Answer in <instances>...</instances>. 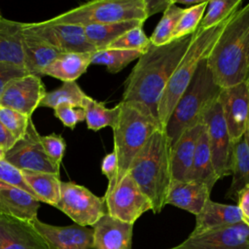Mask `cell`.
Instances as JSON below:
<instances>
[{
  "mask_svg": "<svg viewBox=\"0 0 249 249\" xmlns=\"http://www.w3.org/2000/svg\"><path fill=\"white\" fill-rule=\"evenodd\" d=\"M23 180L41 202L55 207L60 196L59 175L48 172L21 171Z\"/></svg>",
  "mask_w": 249,
  "mask_h": 249,
  "instance_id": "obj_28",
  "label": "cell"
},
{
  "mask_svg": "<svg viewBox=\"0 0 249 249\" xmlns=\"http://www.w3.org/2000/svg\"><path fill=\"white\" fill-rule=\"evenodd\" d=\"M0 249H50L31 222L0 214Z\"/></svg>",
  "mask_w": 249,
  "mask_h": 249,
  "instance_id": "obj_17",
  "label": "cell"
},
{
  "mask_svg": "<svg viewBox=\"0 0 249 249\" xmlns=\"http://www.w3.org/2000/svg\"><path fill=\"white\" fill-rule=\"evenodd\" d=\"M120 106L119 120L112 128L113 151L118 160L116 184L127 173L132 160L150 136L158 129L162 128L159 120L143 103L121 101Z\"/></svg>",
  "mask_w": 249,
  "mask_h": 249,
  "instance_id": "obj_5",
  "label": "cell"
},
{
  "mask_svg": "<svg viewBox=\"0 0 249 249\" xmlns=\"http://www.w3.org/2000/svg\"><path fill=\"white\" fill-rule=\"evenodd\" d=\"M41 77L28 74L11 81L0 96V107L9 108L31 118L46 94Z\"/></svg>",
  "mask_w": 249,
  "mask_h": 249,
  "instance_id": "obj_14",
  "label": "cell"
},
{
  "mask_svg": "<svg viewBox=\"0 0 249 249\" xmlns=\"http://www.w3.org/2000/svg\"><path fill=\"white\" fill-rule=\"evenodd\" d=\"M0 181L10 184V185H13L15 187H18V188L27 192L28 194H30L32 196H34L36 198L33 191L28 187V185L23 180L21 171H19L18 169H17L13 165H11L5 160H0Z\"/></svg>",
  "mask_w": 249,
  "mask_h": 249,
  "instance_id": "obj_40",
  "label": "cell"
},
{
  "mask_svg": "<svg viewBox=\"0 0 249 249\" xmlns=\"http://www.w3.org/2000/svg\"><path fill=\"white\" fill-rule=\"evenodd\" d=\"M54 116L66 126L74 129L78 123L86 120V112L83 108L62 103L53 108Z\"/></svg>",
  "mask_w": 249,
  "mask_h": 249,
  "instance_id": "obj_39",
  "label": "cell"
},
{
  "mask_svg": "<svg viewBox=\"0 0 249 249\" xmlns=\"http://www.w3.org/2000/svg\"><path fill=\"white\" fill-rule=\"evenodd\" d=\"M207 3L208 1L204 0L198 5L185 8L184 13L179 18V21L172 33L171 41L194 34L196 31L198 24L203 18Z\"/></svg>",
  "mask_w": 249,
  "mask_h": 249,
  "instance_id": "obj_35",
  "label": "cell"
},
{
  "mask_svg": "<svg viewBox=\"0 0 249 249\" xmlns=\"http://www.w3.org/2000/svg\"><path fill=\"white\" fill-rule=\"evenodd\" d=\"M103 197L107 213L124 223L133 225L142 214L152 210L151 201L128 173Z\"/></svg>",
  "mask_w": 249,
  "mask_h": 249,
  "instance_id": "obj_10",
  "label": "cell"
},
{
  "mask_svg": "<svg viewBox=\"0 0 249 249\" xmlns=\"http://www.w3.org/2000/svg\"><path fill=\"white\" fill-rule=\"evenodd\" d=\"M31 224L45 239L50 249L93 248V229L77 224L66 227L53 226L41 222L38 218Z\"/></svg>",
  "mask_w": 249,
  "mask_h": 249,
  "instance_id": "obj_16",
  "label": "cell"
},
{
  "mask_svg": "<svg viewBox=\"0 0 249 249\" xmlns=\"http://www.w3.org/2000/svg\"><path fill=\"white\" fill-rule=\"evenodd\" d=\"M4 160L19 171L48 172L59 175V166L46 155L41 144V135L32 119L28 123L24 136L5 153Z\"/></svg>",
  "mask_w": 249,
  "mask_h": 249,
  "instance_id": "obj_11",
  "label": "cell"
},
{
  "mask_svg": "<svg viewBox=\"0 0 249 249\" xmlns=\"http://www.w3.org/2000/svg\"><path fill=\"white\" fill-rule=\"evenodd\" d=\"M190 180L202 182L211 190L219 180L213 167L205 124L196 142Z\"/></svg>",
  "mask_w": 249,
  "mask_h": 249,
  "instance_id": "obj_27",
  "label": "cell"
},
{
  "mask_svg": "<svg viewBox=\"0 0 249 249\" xmlns=\"http://www.w3.org/2000/svg\"><path fill=\"white\" fill-rule=\"evenodd\" d=\"M92 53H61L43 72L64 82L76 81L90 65Z\"/></svg>",
  "mask_w": 249,
  "mask_h": 249,
  "instance_id": "obj_25",
  "label": "cell"
},
{
  "mask_svg": "<svg viewBox=\"0 0 249 249\" xmlns=\"http://www.w3.org/2000/svg\"><path fill=\"white\" fill-rule=\"evenodd\" d=\"M218 100L230 137L234 143L245 133L249 123V81L246 79L223 88Z\"/></svg>",
  "mask_w": 249,
  "mask_h": 249,
  "instance_id": "obj_13",
  "label": "cell"
},
{
  "mask_svg": "<svg viewBox=\"0 0 249 249\" xmlns=\"http://www.w3.org/2000/svg\"><path fill=\"white\" fill-rule=\"evenodd\" d=\"M28 74V71L23 67L11 63H0V96L11 81Z\"/></svg>",
  "mask_w": 249,
  "mask_h": 249,
  "instance_id": "obj_41",
  "label": "cell"
},
{
  "mask_svg": "<svg viewBox=\"0 0 249 249\" xmlns=\"http://www.w3.org/2000/svg\"><path fill=\"white\" fill-rule=\"evenodd\" d=\"M204 127L200 123L188 128L171 148L172 180L189 181L197 139Z\"/></svg>",
  "mask_w": 249,
  "mask_h": 249,
  "instance_id": "obj_21",
  "label": "cell"
},
{
  "mask_svg": "<svg viewBox=\"0 0 249 249\" xmlns=\"http://www.w3.org/2000/svg\"><path fill=\"white\" fill-rule=\"evenodd\" d=\"M41 144L48 158L60 167L66 148L64 138L59 134L52 133L50 135L41 136Z\"/></svg>",
  "mask_w": 249,
  "mask_h": 249,
  "instance_id": "obj_38",
  "label": "cell"
},
{
  "mask_svg": "<svg viewBox=\"0 0 249 249\" xmlns=\"http://www.w3.org/2000/svg\"><path fill=\"white\" fill-rule=\"evenodd\" d=\"M207 66L215 83L223 88L239 84L249 73V2L239 8L211 48Z\"/></svg>",
  "mask_w": 249,
  "mask_h": 249,
  "instance_id": "obj_2",
  "label": "cell"
},
{
  "mask_svg": "<svg viewBox=\"0 0 249 249\" xmlns=\"http://www.w3.org/2000/svg\"><path fill=\"white\" fill-rule=\"evenodd\" d=\"M247 80L249 81V73H248V76H247Z\"/></svg>",
  "mask_w": 249,
  "mask_h": 249,
  "instance_id": "obj_50",
  "label": "cell"
},
{
  "mask_svg": "<svg viewBox=\"0 0 249 249\" xmlns=\"http://www.w3.org/2000/svg\"><path fill=\"white\" fill-rule=\"evenodd\" d=\"M221 90L207 66L206 57L203 58L165 125L164 130L172 146L188 128L203 123V116L218 101Z\"/></svg>",
  "mask_w": 249,
  "mask_h": 249,
  "instance_id": "obj_4",
  "label": "cell"
},
{
  "mask_svg": "<svg viewBox=\"0 0 249 249\" xmlns=\"http://www.w3.org/2000/svg\"><path fill=\"white\" fill-rule=\"evenodd\" d=\"M150 45V39L145 34L143 30V25H140L128 30L127 32L120 36L106 49L139 51L144 53L149 49Z\"/></svg>",
  "mask_w": 249,
  "mask_h": 249,
  "instance_id": "obj_36",
  "label": "cell"
},
{
  "mask_svg": "<svg viewBox=\"0 0 249 249\" xmlns=\"http://www.w3.org/2000/svg\"><path fill=\"white\" fill-rule=\"evenodd\" d=\"M231 175V184L226 197L236 201L239 191L249 185V143L245 133L232 145Z\"/></svg>",
  "mask_w": 249,
  "mask_h": 249,
  "instance_id": "obj_26",
  "label": "cell"
},
{
  "mask_svg": "<svg viewBox=\"0 0 249 249\" xmlns=\"http://www.w3.org/2000/svg\"><path fill=\"white\" fill-rule=\"evenodd\" d=\"M22 31L31 34L60 53H94L95 48L89 42L85 28L80 25L45 20L23 22Z\"/></svg>",
  "mask_w": 249,
  "mask_h": 249,
  "instance_id": "obj_9",
  "label": "cell"
},
{
  "mask_svg": "<svg viewBox=\"0 0 249 249\" xmlns=\"http://www.w3.org/2000/svg\"><path fill=\"white\" fill-rule=\"evenodd\" d=\"M23 22L0 19V63H11L24 68L22 51Z\"/></svg>",
  "mask_w": 249,
  "mask_h": 249,
  "instance_id": "obj_24",
  "label": "cell"
},
{
  "mask_svg": "<svg viewBox=\"0 0 249 249\" xmlns=\"http://www.w3.org/2000/svg\"><path fill=\"white\" fill-rule=\"evenodd\" d=\"M242 4L241 0H211L208 1L206 14L203 15L196 31L211 28L229 18Z\"/></svg>",
  "mask_w": 249,
  "mask_h": 249,
  "instance_id": "obj_33",
  "label": "cell"
},
{
  "mask_svg": "<svg viewBox=\"0 0 249 249\" xmlns=\"http://www.w3.org/2000/svg\"><path fill=\"white\" fill-rule=\"evenodd\" d=\"M142 53L139 51L104 49L92 53L90 64L105 65L108 72L118 73L130 62L138 59Z\"/></svg>",
  "mask_w": 249,
  "mask_h": 249,
  "instance_id": "obj_32",
  "label": "cell"
},
{
  "mask_svg": "<svg viewBox=\"0 0 249 249\" xmlns=\"http://www.w3.org/2000/svg\"><path fill=\"white\" fill-rule=\"evenodd\" d=\"M2 18V15H1V12H0V19Z\"/></svg>",
  "mask_w": 249,
  "mask_h": 249,
  "instance_id": "obj_49",
  "label": "cell"
},
{
  "mask_svg": "<svg viewBox=\"0 0 249 249\" xmlns=\"http://www.w3.org/2000/svg\"><path fill=\"white\" fill-rule=\"evenodd\" d=\"M83 109L86 112L88 128L95 131L106 126L113 128L119 120L121 112L120 103L113 108H107L103 102H99L89 96H87Z\"/></svg>",
  "mask_w": 249,
  "mask_h": 249,
  "instance_id": "obj_30",
  "label": "cell"
},
{
  "mask_svg": "<svg viewBox=\"0 0 249 249\" xmlns=\"http://www.w3.org/2000/svg\"><path fill=\"white\" fill-rule=\"evenodd\" d=\"M55 207L83 227L93 226L107 213L104 197L74 182H60V196Z\"/></svg>",
  "mask_w": 249,
  "mask_h": 249,
  "instance_id": "obj_8",
  "label": "cell"
},
{
  "mask_svg": "<svg viewBox=\"0 0 249 249\" xmlns=\"http://www.w3.org/2000/svg\"><path fill=\"white\" fill-rule=\"evenodd\" d=\"M211 191L206 184L199 181L172 180L166 196L165 205L176 206L196 216L210 198Z\"/></svg>",
  "mask_w": 249,
  "mask_h": 249,
  "instance_id": "obj_19",
  "label": "cell"
},
{
  "mask_svg": "<svg viewBox=\"0 0 249 249\" xmlns=\"http://www.w3.org/2000/svg\"><path fill=\"white\" fill-rule=\"evenodd\" d=\"M236 201L241 213L242 222L249 227V185L239 191L236 196Z\"/></svg>",
  "mask_w": 249,
  "mask_h": 249,
  "instance_id": "obj_43",
  "label": "cell"
},
{
  "mask_svg": "<svg viewBox=\"0 0 249 249\" xmlns=\"http://www.w3.org/2000/svg\"><path fill=\"white\" fill-rule=\"evenodd\" d=\"M175 4L179 3V4H183V5H186L185 8H189V7H193V6H196V5H198L200 3H202L204 0H197V1H195V0H173Z\"/></svg>",
  "mask_w": 249,
  "mask_h": 249,
  "instance_id": "obj_46",
  "label": "cell"
},
{
  "mask_svg": "<svg viewBox=\"0 0 249 249\" xmlns=\"http://www.w3.org/2000/svg\"><path fill=\"white\" fill-rule=\"evenodd\" d=\"M184 10L185 8L179 7L174 3V1L168 6V8H166L157 27L155 28L151 37H149L152 45L161 46L171 42L172 33L179 21V18L184 13Z\"/></svg>",
  "mask_w": 249,
  "mask_h": 249,
  "instance_id": "obj_34",
  "label": "cell"
},
{
  "mask_svg": "<svg viewBox=\"0 0 249 249\" xmlns=\"http://www.w3.org/2000/svg\"><path fill=\"white\" fill-rule=\"evenodd\" d=\"M94 249H131L133 225L103 215L93 226Z\"/></svg>",
  "mask_w": 249,
  "mask_h": 249,
  "instance_id": "obj_18",
  "label": "cell"
},
{
  "mask_svg": "<svg viewBox=\"0 0 249 249\" xmlns=\"http://www.w3.org/2000/svg\"><path fill=\"white\" fill-rule=\"evenodd\" d=\"M240 222L242 217L237 205L218 203L209 198L196 216V227L190 235L204 233Z\"/></svg>",
  "mask_w": 249,
  "mask_h": 249,
  "instance_id": "obj_22",
  "label": "cell"
},
{
  "mask_svg": "<svg viewBox=\"0 0 249 249\" xmlns=\"http://www.w3.org/2000/svg\"><path fill=\"white\" fill-rule=\"evenodd\" d=\"M213 167L218 179L231 175L232 141L222 113L219 100L203 116Z\"/></svg>",
  "mask_w": 249,
  "mask_h": 249,
  "instance_id": "obj_12",
  "label": "cell"
},
{
  "mask_svg": "<svg viewBox=\"0 0 249 249\" xmlns=\"http://www.w3.org/2000/svg\"><path fill=\"white\" fill-rule=\"evenodd\" d=\"M147 18L160 12H164L169 5L173 3V0H144Z\"/></svg>",
  "mask_w": 249,
  "mask_h": 249,
  "instance_id": "obj_44",
  "label": "cell"
},
{
  "mask_svg": "<svg viewBox=\"0 0 249 249\" xmlns=\"http://www.w3.org/2000/svg\"><path fill=\"white\" fill-rule=\"evenodd\" d=\"M141 20H127L116 23L107 24H91L85 26V34L89 42L95 48L96 51L106 49L112 42L128 30L143 25Z\"/></svg>",
  "mask_w": 249,
  "mask_h": 249,
  "instance_id": "obj_29",
  "label": "cell"
},
{
  "mask_svg": "<svg viewBox=\"0 0 249 249\" xmlns=\"http://www.w3.org/2000/svg\"><path fill=\"white\" fill-rule=\"evenodd\" d=\"M18 139L0 123V149L6 153L16 143Z\"/></svg>",
  "mask_w": 249,
  "mask_h": 249,
  "instance_id": "obj_45",
  "label": "cell"
},
{
  "mask_svg": "<svg viewBox=\"0 0 249 249\" xmlns=\"http://www.w3.org/2000/svg\"><path fill=\"white\" fill-rule=\"evenodd\" d=\"M22 51L24 68L29 74L39 77L43 76L44 70L61 53L43 40L24 32L22 38Z\"/></svg>",
  "mask_w": 249,
  "mask_h": 249,
  "instance_id": "obj_23",
  "label": "cell"
},
{
  "mask_svg": "<svg viewBox=\"0 0 249 249\" xmlns=\"http://www.w3.org/2000/svg\"><path fill=\"white\" fill-rule=\"evenodd\" d=\"M168 249H249V227L240 222L204 233L189 235L182 243Z\"/></svg>",
  "mask_w": 249,
  "mask_h": 249,
  "instance_id": "obj_15",
  "label": "cell"
},
{
  "mask_svg": "<svg viewBox=\"0 0 249 249\" xmlns=\"http://www.w3.org/2000/svg\"><path fill=\"white\" fill-rule=\"evenodd\" d=\"M134 19L146 21L144 0H94L51 18L53 22L83 27Z\"/></svg>",
  "mask_w": 249,
  "mask_h": 249,
  "instance_id": "obj_7",
  "label": "cell"
},
{
  "mask_svg": "<svg viewBox=\"0 0 249 249\" xmlns=\"http://www.w3.org/2000/svg\"><path fill=\"white\" fill-rule=\"evenodd\" d=\"M87 94L82 90L76 81L64 82L62 85L52 91H47L39 107L55 108L57 105L66 103L75 107L83 108Z\"/></svg>",
  "mask_w": 249,
  "mask_h": 249,
  "instance_id": "obj_31",
  "label": "cell"
},
{
  "mask_svg": "<svg viewBox=\"0 0 249 249\" xmlns=\"http://www.w3.org/2000/svg\"><path fill=\"white\" fill-rule=\"evenodd\" d=\"M245 135H246V138H247V141L249 143V123H248V125H247V128H246V131H245Z\"/></svg>",
  "mask_w": 249,
  "mask_h": 249,
  "instance_id": "obj_47",
  "label": "cell"
},
{
  "mask_svg": "<svg viewBox=\"0 0 249 249\" xmlns=\"http://www.w3.org/2000/svg\"><path fill=\"white\" fill-rule=\"evenodd\" d=\"M171 141L165 130L155 131L132 160L127 173L152 204L155 214L161 212L172 181Z\"/></svg>",
  "mask_w": 249,
  "mask_h": 249,
  "instance_id": "obj_3",
  "label": "cell"
},
{
  "mask_svg": "<svg viewBox=\"0 0 249 249\" xmlns=\"http://www.w3.org/2000/svg\"><path fill=\"white\" fill-rule=\"evenodd\" d=\"M229 18L211 28L195 32L194 38L185 55L173 72L159 101L158 119L163 129L165 128L167 121L179 97L194 77L199 62L207 57L211 48L217 41Z\"/></svg>",
  "mask_w": 249,
  "mask_h": 249,
  "instance_id": "obj_6",
  "label": "cell"
},
{
  "mask_svg": "<svg viewBox=\"0 0 249 249\" xmlns=\"http://www.w3.org/2000/svg\"><path fill=\"white\" fill-rule=\"evenodd\" d=\"M4 155H5V153L0 149V160H4Z\"/></svg>",
  "mask_w": 249,
  "mask_h": 249,
  "instance_id": "obj_48",
  "label": "cell"
},
{
  "mask_svg": "<svg viewBox=\"0 0 249 249\" xmlns=\"http://www.w3.org/2000/svg\"><path fill=\"white\" fill-rule=\"evenodd\" d=\"M40 201L27 192L0 181V214L22 221L37 219Z\"/></svg>",
  "mask_w": 249,
  "mask_h": 249,
  "instance_id": "obj_20",
  "label": "cell"
},
{
  "mask_svg": "<svg viewBox=\"0 0 249 249\" xmlns=\"http://www.w3.org/2000/svg\"><path fill=\"white\" fill-rule=\"evenodd\" d=\"M101 172L108 179V187L106 192H110L116 185L118 174V160L114 151L107 154L103 158L101 162Z\"/></svg>",
  "mask_w": 249,
  "mask_h": 249,
  "instance_id": "obj_42",
  "label": "cell"
},
{
  "mask_svg": "<svg viewBox=\"0 0 249 249\" xmlns=\"http://www.w3.org/2000/svg\"><path fill=\"white\" fill-rule=\"evenodd\" d=\"M194 35L195 33L161 46L151 44L127 76L122 101L141 102L158 119V105L161 94Z\"/></svg>",
  "mask_w": 249,
  "mask_h": 249,
  "instance_id": "obj_1",
  "label": "cell"
},
{
  "mask_svg": "<svg viewBox=\"0 0 249 249\" xmlns=\"http://www.w3.org/2000/svg\"><path fill=\"white\" fill-rule=\"evenodd\" d=\"M31 118L15 110L0 107V123L18 140L24 136Z\"/></svg>",
  "mask_w": 249,
  "mask_h": 249,
  "instance_id": "obj_37",
  "label": "cell"
}]
</instances>
